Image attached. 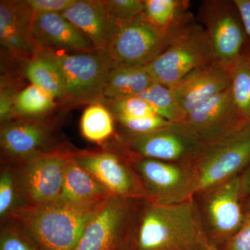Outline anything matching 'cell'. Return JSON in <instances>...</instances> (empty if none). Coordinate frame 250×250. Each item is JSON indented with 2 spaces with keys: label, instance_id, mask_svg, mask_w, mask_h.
Instances as JSON below:
<instances>
[{
  "label": "cell",
  "instance_id": "e0dca14e",
  "mask_svg": "<svg viewBox=\"0 0 250 250\" xmlns=\"http://www.w3.org/2000/svg\"><path fill=\"white\" fill-rule=\"evenodd\" d=\"M231 72L217 62L192 71L171 87L186 115L231 86Z\"/></svg>",
  "mask_w": 250,
  "mask_h": 250
},
{
  "label": "cell",
  "instance_id": "ffe728a7",
  "mask_svg": "<svg viewBox=\"0 0 250 250\" xmlns=\"http://www.w3.org/2000/svg\"><path fill=\"white\" fill-rule=\"evenodd\" d=\"M112 195L70 155L59 203L83 209H95Z\"/></svg>",
  "mask_w": 250,
  "mask_h": 250
},
{
  "label": "cell",
  "instance_id": "4316f807",
  "mask_svg": "<svg viewBox=\"0 0 250 250\" xmlns=\"http://www.w3.org/2000/svg\"><path fill=\"white\" fill-rule=\"evenodd\" d=\"M231 90L242 121H250V57L242 55L231 71Z\"/></svg>",
  "mask_w": 250,
  "mask_h": 250
},
{
  "label": "cell",
  "instance_id": "2e32d148",
  "mask_svg": "<svg viewBox=\"0 0 250 250\" xmlns=\"http://www.w3.org/2000/svg\"><path fill=\"white\" fill-rule=\"evenodd\" d=\"M243 123L246 122L239 116L231 86L189 112L183 122L203 143L226 134Z\"/></svg>",
  "mask_w": 250,
  "mask_h": 250
},
{
  "label": "cell",
  "instance_id": "83f0119b",
  "mask_svg": "<svg viewBox=\"0 0 250 250\" xmlns=\"http://www.w3.org/2000/svg\"><path fill=\"white\" fill-rule=\"evenodd\" d=\"M104 2L113 31L144 12V0H106Z\"/></svg>",
  "mask_w": 250,
  "mask_h": 250
},
{
  "label": "cell",
  "instance_id": "d6a6232c",
  "mask_svg": "<svg viewBox=\"0 0 250 250\" xmlns=\"http://www.w3.org/2000/svg\"><path fill=\"white\" fill-rule=\"evenodd\" d=\"M244 211L243 224L229 240L227 250H250V209Z\"/></svg>",
  "mask_w": 250,
  "mask_h": 250
},
{
  "label": "cell",
  "instance_id": "9a60e30c",
  "mask_svg": "<svg viewBox=\"0 0 250 250\" xmlns=\"http://www.w3.org/2000/svg\"><path fill=\"white\" fill-rule=\"evenodd\" d=\"M31 39L34 52H90L97 50L89 39L56 13H34Z\"/></svg>",
  "mask_w": 250,
  "mask_h": 250
},
{
  "label": "cell",
  "instance_id": "e575fe53",
  "mask_svg": "<svg viewBox=\"0 0 250 250\" xmlns=\"http://www.w3.org/2000/svg\"><path fill=\"white\" fill-rule=\"evenodd\" d=\"M239 11L246 34L250 37V0H234Z\"/></svg>",
  "mask_w": 250,
  "mask_h": 250
},
{
  "label": "cell",
  "instance_id": "5bb4252c",
  "mask_svg": "<svg viewBox=\"0 0 250 250\" xmlns=\"http://www.w3.org/2000/svg\"><path fill=\"white\" fill-rule=\"evenodd\" d=\"M1 147L16 163L52 152V130L48 124L35 118H15L3 123Z\"/></svg>",
  "mask_w": 250,
  "mask_h": 250
},
{
  "label": "cell",
  "instance_id": "f1b7e54d",
  "mask_svg": "<svg viewBox=\"0 0 250 250\" xmlns=\"http://www.w3.org/2000/svg\"><path fill=\"white\" fill-rule=\"evenodd\" d=\"M106 102L109 103V110L115 117L138 118L156 114L151 105L139 96L107 100Z\"/></svg>",
  "mask_w": 250,
  "mask_h": 250
},
{
  "label": "cell",
  "instance_id": "d6986e66",
  "mask_svg": "<svg viewBox=\"0 0 250 250\" xmlns=\"http://www.w3.org/2000/svg\"><path fill=\"white\" fill-rule=\"evenodd\" d=\"M61 14L89 39L97 50L106 51L113 27L104 1L77 0Z\"/></svg>",
  "mask_w": 250,
  "mask_h": 250
},
{
  "label": "cell",
  "instance_id": "8fae6325",
  "mask_svg": "<svg viewBox=\"0 0 250 250\" xmlns=\"http://www.w3.org/2000/svg\"><path fill=\"white\" fill-rule=\"evenodd\" d=\"M73 156L112 196L146 200L142 183L126 159L104 151L75 153Z\"/></svg>",
  "mask_w": 250,
  "mask_h": 250
},
{
  "label": "cell",
  "instance_id": "7c38bea8",
  "mask_svg": "<svg viewBox=\"0 0 250 250\" xmlns=\"http://www.w3.org/2000/svg\"><path fill=\"white\" fill-rule=\"evenodd\" d=\"M136 200L111 196L100 206L75 250H113L131 223Z\"/></svg>",
  "mask_w": 250,
  "mask_h": 250
},
{
  "label": "cell",
  "instance_id": "7402d4cb",
  "mask_svg": "<svg viewBox=\"0 0 250 250\" xmlns=\"http://www.w3.org/2000/svg\"><path fill=\"white\" fill-rule=\"evenodd\" d=\"M144 4L145 16L168 39L193 18L188 12V1L144 0Z\"/></svg>",
  "mask_w": 250,
  "mask_h": 250
},
{
  "label": "cell",
  "instance_id": "74e56055",
  "mask_svg": "<svg viewBox=\"0 0 250 250\" xmlns=\"http://www.w3.org/2000/svg\"><path fill=\"white\" fill-rule=\"evenodd\" d=\"M243 208L244 210L250 209V197L243 202Z\"/></svg>",
  "mask_w": 250,
  "mask_h": 250
},
{
  "label": "cell",
  "instance_id": "ac0fdd59",
  "mask_svg": "<svg viewBox=\"0 0 250 250\" xmlns=\"http://www.w3.org/2000/svg\"><path fill=\"white\" fill-rule=\"evenodd\" d=\"M34 12L27 1H0V41L15 60L27 62L35 56L31 39Z\"/></svg>",
  "mask_w": 250,
  "mask_h": 250
},
{
  "label": "cell",
  "instance_id": "f546056e",
  "mask_svg": "<svg viewBox=\"0 0 250 250\" xmlns=\"http://www.w3.org/2000/svg\"><path fill=\"white\" fill-rule=\"evenodd\" d=\"M18 194L20 192L14 172L9 168L4 169L0 177V216L1 218L9 217L14 210L19 208V205L16 203Z\"/></svg>",
  "mask_w": 250,
  "mask_h": 250
},
{
  "label": "cell",
  "instance_id": "603a6c76",
  "mask_svg": "<svg viewBox=\"0 0 250 250\" xmlns=\"http://www.w3.org/2000/svg\"><path fill=\"white\" fill-rule=\"evenodd\" d=\"M23 73L31 84L44 90L55 101L63 104L65 92L62 77L52 62L35 54L33 58L23 62Z\"/></svg>",
  "mask_w": 250,
  "mask_h": 250
},
{
  "label": "cell",
  "instance_id": "cb8c5ba5",
  "mask_svg": "<svg viewBox=\"0 0 250 250\" xmlns=\"http://www.w3.org/2000/svg\"><path fill=\"white\" fill-rule=\"evenodd\" d=\"M111 111L103 103L90 104L81 118L82 136L90 142L103 143L114 134V121Z\"/></svg>",
  "mask_w": 250,
  "mask_h": 250
},
{
  "label": "cell",
  "instance_id": "277c9868",
  "mask_svg": "<svg viewBox=\"0 0 250 250\" xmlns=\"http://www.w3.org/2000/svg\"><path fill=\"white\" fill-rule=\"evenodd\" d=\"M250 164V121L203 143L190 163L198 193L241 174Z\"/></svg>",
  "mask_w": 250,
  "mask_h": 250
},
{
  "label": "cell",
  "instance_id": "9c48e42d",
  "mask_svg": "<svg viewBox=\"0 0 250 250\" xmlns=\"http://www.w3.org/2000/svg\"><path fill=\"white\" fill-rule=\"evenodd\" d=\"M124 143L130 157L179 164H190L203 146L183 123H171L147 134H128Z\"/></svg>",
  "mask_w": 250,
  "mask_h": 250
},
{
  "label": "cell",
  "instance_id": "8992f818",
  "mask_svg": "<svg viewBox=\"0 0 250 250\" xmlns=\"http://www.w3.org/2000/svg\"><path fill=\"white\" fill-rule=\"evenodd\" d=\"M129 159L146 192V201L177 205L192 200L198 193L196 176L190 164L143 158Z\"/></svg>",
  "mask_w": 250,
  "mask_h": 250
},
{
  "label": "cell",
  "instance_id": "4dcf8cb0",
  "mask_svg": "<svg viewBox=\"0 0 250 250\" xmlns=\"http://www.w3.org/2000/svg\"><path fill=\"white\" fill-rule=\"evenodd\" d=\"M116 118L128 134H147L173 123L156 114L138 118L116 116Z\"/></svg>",
  "mask_w": 250,
  "mask_h": 250
},
{
  "label": "cell",
  "instance_id": "484cf974",
  "mask_svg": "<svg viewBox=\"0 0 250 250\" xmlns=\"http://www.w3.org/2000/svg\"><path fill=\"white\" fill-rule=\"evenodd\" d=\"M55 106L53 98L41 88L31 84L20 91L16 97L14 119L39 118L52 111Z\"/></svg>",
  "mask_w": 250,
  "mask_h": 250
},
{
  "label": "cell",
  "instance_id": "30bf717a",
  "mask_svg": "<svg viewBox=\"0 0 250 250\" xmlns=\"http://www.w3.org/2000/svg\"><path fill=\"white\" fill-rule=\"evenodd\" d=\"M168 42V37L143 14L113 31L106 52L115 65L147 66Z\"/></svg>",
  "mask_w": 250,
  "mask_h": 250
},
{
  "label": "cell",
  "instance_id": "8d00e7d4",
  "mask_svg": "<svg viewBox=\"0 0 250 250\" xmlns=\"http://www.w3.org/2000/svg\"><path fill=\"white\" fill-rule=\"evenodd\" d=\"M205 250H220L216 246L210 243L209 241H207L205 245Z\"/></svg>",
  "mask_w": 250,
  "mask_h": 250
},
{
  "label": "cell",
  "instance_id": "5b68a950",
  "mask_svg": "<svg viewBox=\"0 0 250 250\" xmlns=\"http://www.w3.org/2000/svg\"><path fill=\"white\" fill-rule=\"evenodd\" d=\"M215 62L205 28L192 18L170 36L165 50L146 68L154 82L171 88L189 72Z\"/></svg>",
  "mask_w": 250,
  "mask_h": 250
},
{
  "label": "cell",
  "instance_id": "6da1fadb",
  "mask_svg": "<svg viewBox=\"0 0 250 250\" xmlns=\"http://www.w3.org/2000/svg\"><path fill=\"white\" fill-rule=\"evenodd\" d=\"M129 228V250H205L208 241L193 199L174 205L145 200Z\"/></svg>",
  "mask_w": 250,
  "mask_h": 250
},
{
  "label": "cell",
  "instance_id": "d4e9b609",
  "mask_svg": "<svg viewBox=\"0 0 250 250\" xmlns=\"http://www.w3.org/2000/svg\"><path fill=\"white\" fill-rule=\"evenodd\" d=\"M137 96L147 101L154 113L166 121L180 123L185 119L187 115L179 106L170 87L154 82Z\"/></svg>",
  "mask_w": 250,
  "mask_h": 250
},
{
  "label": "cell",
  "instance_id": "d590c367",
  "mask_svg": "<svg viewBox=\"0 0 250 250\" xmlns=\"http://www.w3.org/2000/svg\"><path fill=\"white\" fill-rule=\"evenodd\" d=\"M242 197L243 201L250 197V164L241 174Z\"/></svg>",
  "mask_w": 250,
  "mask_h": 250
},
{
  "label": "cell",
  "instance_id": "3957f363",
  "mask_svg": "<svg viewBox=\"0 0 250 250\" xmlns=\"http://www.w3.org/2000/svg\"><path fill=\"white\" fill-rule=\"evenodd\" d=\"M35 54L58 69L65 92L63 104L76 106L104 103V89L115 65L106 51L69 53L40 50Z\"/></svg>",
  "mask_w": 250,
  "mask_h": 250
},
{
  "label": "cell",
  "instance_id": "44dd1931",
  "mask_svg": "<svg viewBox=\"0 0 250 250\" xmlns=\"http://www.w3.org/2000/svg\"><path fill=\"white\" fill-rule=\"evenodd\" d=\"M154 82L146 66L115 65L104 89L105 101L137 96Z\"/></svg>",
  "mask_w": 250,
  "mask_h": 250
},
{
  "label": "cell",
  "instance_id": "1f68e13d",
  "mask_svg": "<svg viewBox=\"0 0 250 250\" xmlns=\"http://www.w3.org/2000/svg\"><path fill=\"white\" fill-rule=\"evenodd\" d=\"M0 250H36L31 239L17 225H8L1 230Z\"/></svg>",
  "mask_w": 250,
  "mask_h": 250
},
{
  "label": "cell",
  "instance_id": "7a4b0ae2",
  "mask_svg": "<svg viewBox=\"0 0 250 250\" xmlns=\"http://www.w3.org/2000/svg\"><path fill=\"white\" fill-rule=\"evenodd\" d=\"M97 208L83 209L57 202L22 206L9 217L41 250H75Z\"/></svg>",
  "mask_w": 250,
  "mask_h": 250
},
{
  "label": "cell",
  "instance_id": "836d02e7",
  "mask_svg": "<svg viewBox=\"0 0 250 250\" xmlns=\"http://www.w3.org/2000/svg\"><path fill=\"white\" fill-rule=\"evenodd\" d=\"M77 0H27L34 13L61 14L77 2Z\"/></svg>",
  "mask_w": 250,
  "mask_h": 250
},
{
  "label": "cell",
  "instance_id": "ba28073f",
  "mask_svg": "<svg viewBox=\"0 0 250 250\" xmlns=\"http://www.w3.org/2000/svg\"><path fill=\"white\" fill-rule=\"evenodd\" d=\"M70 155L54 150L17 163L15 177L24 206L41 207L59 201Z\"/></svg>",
  "mask_w": 250,
  "mask_h": 250
},
{
  "label": "cell",
  "instance_id": "4fadbf2b",
  "mask_svg": "<svg viewBox=\"0 0 250 250\" xmlns=\"http://www.w3.org/2000/svg\"><path fill=\"white\" fill-rule=\"evenodd\" d=\"M207 223L215 239L229 240L241 228L245 211L241 174L202 192Z\"/></svg>",
  "mask_w": 250,
  "mask_h": 250
},
{
  "label": "cell",
  "instance_id": "52a82bcc",
  "mask_svg": "<svg viewBox=\"0 0 250 250\" xmlns=\"http://www.w3.org/2000/svg\"><path fill=\"white\" fill-rule=\"evenodd\" d=\"M199 18L211 44L215 62L231 72L242 57L246 31L234 0H206Z\"/></svg>",
  "mask_w": 250,
  "mask_h": 250
}]
</instances>
